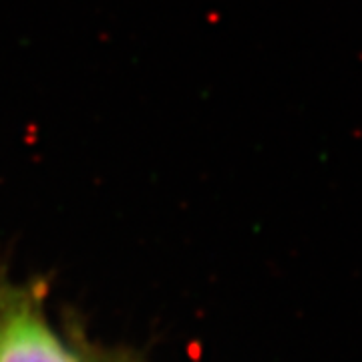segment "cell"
<instances>
[{
  "instance_id": "cell-1",
  "label": "cell",
  "mask_w": 362,
  "mask_h": 362,
  "mask_svg": "<svg viewBox=\"0 0 362 362\" xmlns=\"http://www.w3.org/2000/svg\"><path fill=\"white\" fill-rule=\"evenodd\" d=\"M0 362H83L51 328L40 292L0 278Z\"/></svg>"
},
{
  "instance_id": "cell-2",
  "label": "cell",
  "mask_w": 362,
  "mask_h": 362,
  "mask_svg": "<svg viewBox=\"0 0 362 362\" xmlns=\"http://www.w3.org/2000/svg\"><path fill=\"white\" fill-rule=\"evenodd\" d=\"M97 362H123V361H97Z\"/></svg>"
}]
</instances>
